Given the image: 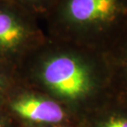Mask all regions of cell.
Wrapping results in <instances>:
<instances>
[{
  "label": "cell",
  "mask_w": 127,
  "mask_h": 127,
  "mask_svg": "<svg viewBox=\"0 0 127 127\" xmlns=\"http://www.w3.org/2000/svg\"><path fill=\"white\" fill-rule=\"evenodd\" d=\"M0 127H2V126L1 125V124H0Z\"/></svg>",
  "instance_id": "cell-9"
},
{
  "label": "cell",
  "mask_w": 127,
  "mask_h": 127,
  "mask_svg": "<svg viewBox=\"0 0 127 127\" xmlns=\"http://www.w3.org/2000/svg\"><path fill=\"white\" fill-rule=\"evenodd\" d=\"M39 18L8 0H0V63L22 62L47 36Z\"/></svg>",
  "instance_id": "cell-3"
},
{
  "label": "cell",
  "mask_w": 127,
  "mask_h": 127,
  "mask_svg": "<svg viewBox=\"0 0 127 127\" xmlns=\"http://www.w3.org/2000/svg\"><path fill=\"white\" fill-rule=\"evenodd\" d=\"M1 85H2V81H1V79H0V88H1Z\"/></svg>",
  "instance_id": "cell-8"
},
{
  "label": "cell",
  "mask_w": 127,
  "mask_h": 127,
  "mask_svg": "<svg viewBox=\"0 0 127 127\" xmlns=\"http://www.w3.org/2000/svg\"><path fill=\"white\" fill-rule=\"evenodd\" d=\"M31 12L37 18L45 19L55 0H8Z\"/></svg>",
  "instance_id": "cell-5"
},
{
  "label": "cell",
  "mask_w": 127,
  "mask_h": 127,
  "mask_svg": "<svg viewBox=\"0 0 127 127\" xmlns=\"http://www.w3.org/2000/svg\"><path fill=\"white\" fill-rule=\"evenodd\" d=\"M45 20L51 38L91 48L127 28V0H55Z\"/></svg>",
  "instance_id": "cell-1"
},
{
  "label": "cell",
  "mask_w": 127,
  "mask_h": 127,
  "mask_svg": "<svg viewBox=\"0 0 127 127\" xmlns=\"http://www.w3.org/2000/svg\"><path fill=\"white\" fill-rule=\"evenodd\" d=\"M12 109L24 120L37 124L60 123L65 117L60 105L43 97H21L12 102Z\"/></svg>",
  "instance_id": "cell-4"
},
{
  "label": "cell",
  "mask_w": 127,
  "mask_h": 127,
  "mask_svg": "<svg viewBox=\"0 0 127 127\" xmlns=\"http://www.w3.org/2000/svg\"><path fill=\"white\" fill-rule=\"evenodd\" d=\"M123 56H124V60H125L126 63H127V44H126V43L125 44V45H124Z\"/></svg>",
  "instance_id": "cell-7"
},
{
  "label": "cell",
  "mask_w": 127,
  "mask_h": 127,
  "mask_svg": "<svg viewBox=\"0 0 127 127\" xmlns=\"http://www.w3.org/2000/svg\"><path fill=\"white\" fill-rule=\"evenodd\" d=\"M88 47L47 37L23 59L42 84L60 98L76 101L92 89Z\"/></svg>",
  "instance_id": "cell-2"
},
{
  "label": "cell",
  "mask_w": 127,
  "mask_h": 127,
  "mask_svg": "<svg viewBox=\"0 0 127 127\" xmlns=\"http://www.w3.org/2000/svg\"><path fill=\"white\" fill-rule=\"evenodd\" d=\"M101 127H127V118L121 117H110L102 124Z\"/></svg>",
  "instance_id": "cell-6"
}]
</instances>
